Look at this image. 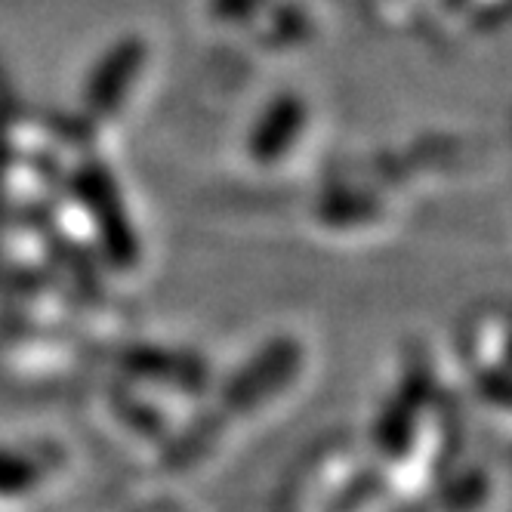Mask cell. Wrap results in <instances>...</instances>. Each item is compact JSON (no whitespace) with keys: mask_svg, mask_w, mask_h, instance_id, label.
I'll use <instances>...</instances> for the list:
<instances>
[{"mask_svg":"<svg viewBox=\"0 0 512 512\" xmlns=\"http://www.w3.org/2000/svg\"><path fill=\"white\" fill-rule=\"evenodd\" d=\"M306 124V105L300 96H278L269 112L256 121L250 136V155L260 164H275L287 149H294Z\"/></svg>","mask_w":512,"mask_h":512,"instance_id":"cell-1","label":"cell"},{"mask_svg":"<svg viewBox=\"0 0 512 512\" xmlns=\"http://www.w3.org/2000/svg\"><path fill=\"white\" fill-rule=\"evenodd\" d=\"M136 68H139V53H127V50L108 53L96 65L87 84V102L93 105L90 112H112V105L127 96Z\"/></svg>","mask_w":512,"mask_h":512,"instance_id":"cell-2","label":"cell"}]
</instances>
